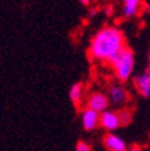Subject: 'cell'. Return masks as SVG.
I'll return each instance as SVG.
<instances>
[{
    "label": "cell",
    "mask_w": 150,
    "mask_h": 151,
    "mask_svg": "<svg viewBox=\"0 0 150 151\" xmlns=\"http://www.w3.org/2000/svg\"><path fill=\"white\" fill-rule=\"evenodd\" d=\"M126 47V38L120 28L106 26L92 37L88 53L91 60L101 63H111Z\"/></svg>",
    "instance_id": "cell-1"
},
{
    "label": "cell",
    "mask_w": 150,
    "mask_h": 151,
    "mask_svg": "<svg viewBox=\"0 0 150 151\" xmlns=\"http://www.w3.org/2000/svg\"><path fill=\"white\" fill-rule=\"evenodd\" d=\"M111 69H112L114 74H115L116 80L120 82L127 81L131 77L133 72H134L135 66V54L130 47L126 46L118 55L115 57V60L109 63Z\"/></svg>",
    "instance_id": "cell-2"
},
{
    "label": "cell",
    "mask_w": 150,
    "mask_h": 151,
    "mask_svg": "<svg viewBox=\"0 0 150 151\" xmlns=\"http://www.w3.org/2000/svg\"><path fill=\"white\" fill-rule=\"evenodd\" d=\"M107 96L109 99V103H112L114 105H126L130 101V92L122 84L112 85Z\"/></svg>",
    "instance_id": "cell-3"
},
{
    "label": "cell",
    "mask_w": 150,
    "mask_h": 151,
    "mask_svg": "<svg viewBox=\"0 0 150 151\" xmlns=\"http://www.w3.org/2000/svg\"><path fill=\"white\" fill-rule=\"evenodd\" d=\"M88 108L96 111V112L101 113L104 111H107L109 105V99L107 94L101 93V92H93L91 93V96L88 97Z\"/></svg>",
    "instance_id": "cell-4"
},
{
    "label": "cell",
    "mask_w": 150,
    "mask_h": 151,
    "mask_svg": "<svg viewBox=\"0 0 150 151\" xmlns=\"http://www.w3.org/2000/svg\"><path fill=\"white\" fill-rule=\"evenodd\" d=\"M100 126L103 127L106 131H114V129L119 128L122 126L120 124V119H119L118 112L115 111H104L100 113Z\"/></svg>",
    "instance_id": "cell-5"
},
{
    "label": "cell",
    "mask_w": 150,
    "mask_h": 151,
    "mask_svg": "<svg viewBox=\"0 0 150 151\" xmlns=\"http://www.w3.org/2000/svg\"><path fill=\"white\" fill-rule=\"evenodd\" d=\"M134 88L142 97H150V70H145L134 77Z\"/></svg>",
    "instance_id": "cell-6"
},
{
    "label": "cell",
    "mask_w": 150,
    "mask_h": 151,
    "mask_svg": "<svg viewBox=\"0 0 150 151\" xmlns=\"http://www.w3.org/2000/svg\"><path fill=\"white\" fill-rule=\"evenodd\" d=\"M81 124L85 131H92L100 126V113L91 108H85L81 112Z\"/></svg>",
    "instance_id": "cell-7"
},
{
    "label": "cell",
    "mask_w": 150,
    "mask_h": 151,
    "mask_svg": "<svg viewBox=\"0 0 150 151\" xmlns=\"http://www.w3.org/2000/svg\"><path fill=\"white\" fill-rule=\"evenodd\" d=\"M104 146L108 151H126L127 150V146H126L125 140H123L120 136L115 135L112 132H108L106 136H104Z\"/></svg>",
    "instance_id": "cell-8"
},
{
    "label": "cell",
    "mask_w": 150,
    "mask_h": 151,
    "mask_svg": "<svg viewBox=\"0 0 150 151\" xmlns=\"http://www.w3.org/2000/svg\"><path fill=\"white\" fill-rule=\"evenodd\" d=\"M142 7V0H123L122 12L126 18H134L139 14Z\"/></svg>",
    "instance_id": "cell-9"
},
{
    "label": "cell",
    "mask_w": 150,
    "mask_h": 151,
    "mask_svg": "<svg viewBox=\"0 0 150 151\" xmlns=\"http://www.w3.org/2000/svg\"><path fill=\"white\" fill-rule=\"evenodd\" d=\"M69 99L75 105H78L80 101L83 99V84L80 82H76L70 86V91H69Z\"/></svg>",
    "instance_id": "cell-10"
},
{
    "label": "cell",
    "mask_w": 150,
    "mask_h": 151,
    "mask_svg": "<svg viewBox=\"0 0 150 151\" xmlns=\"http://www.w3.org/2000/svg\"><path fill=\"white\" fill-rule=\"evenodd\" d=\"M118 115H119V119H120V124H122V126H127L128 123L131 122V119H133L131 111L127 109V108H122V109H119Z\"/></svg>",
    "instance_id": "cell-11"
},
{
    "label": "cell",
    "mask_w": 150,
    "mask_h": 151,
    "mask_svg": "<svg viewBox=\"0 0 150 151\" xmlns=\"http://www.w3.org/2000/svg\"><path fill=\"white\" fill-rule=\"evenodd\" d=\"M76 151H92V150L85 142H78L76 145Z\"/></svg>",
    "instance_id": "cell-12"
},
{
    "label": "cell",
    "mask_w": 150,
    "mask_h": 151,
    "mask_svg": "<svg viewBox=\"0 0 150 151\" xmlns=\"http://www.w3.org/2000/svg\"><path fill=\"white\" fill-rule=\"evenodd\" d=\"M126 151H141V147L137 145H133V146H130V147H127Z\"/></svg>",
    "instance_id": "cell-13"
},
{
    "label": "cell",
    "mask_w": 150,
    "mask_h": 151,
    "mask_svg": "<svg viewBox=\"0 0 150 151\" xmlns=\"http://www.w3.org/2000/svg\"><path fill=\"white\" fill-rule=\"evenodd\" d=\"M80 3L84 4V6H88V4L91 3V0H80Z\"/></svg>",
    "instance_id": "cell-14"
},
{
    "label": "cell",
    "mask_w": 150,
    "mask_h": 151,
    "mask_svg": "<svg viewBox=\"0 0 150 151\" xmlns=\"http://www.w3.org/2000/svg\"><path fill=\"white\" fill-rule=\"evenodd\" d=\"M147 70H150V53L147 55Z\"/></svg>",
    "instance_id": "cell-15"
}]
</instances>
